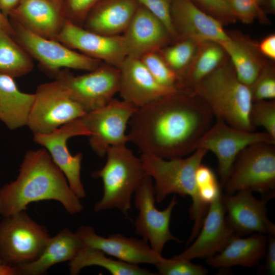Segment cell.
Segmentation results:
<instances>
[{
  "instance_id": "12",
  "label": "cell",
  "mask_w": 275,
  "mask_h": 275,
  "mask_svg": "<svg viewBox=\"0 0 275 275\" xmlns=\"http://www.w3.org/2000/svg\"><path fill=\"white\" fill-rule=\"evenodd\" d=\"M54 78L87 113L105 105L118 93L120 71L116 67L102 64L82 75H74L61 71Z\"/></svg>"
},
{
  "instance_id": "33",
  "label": "cell",
  "mask_w": 275,
  "mask_h": 275,
  "mask_svg": "<svg viewBox=\"0 0 275 275\" xmlns=\"http://www.w3.org/2000/svg\"><path fill=\"white\" fill-rule=\"evenodd\" d=\"M196 182L201 201L208 206L222 193L213 171L202 163L196 171Z\"/></svg>"
},
{
  "instance_id": "47",
  "label": "cell",
  "mask_w": 275,
  "mask_h": 275,
  "mask_svg": "<svg viewBox=\"0 0 275 275\" xmlns=\"http://www.w3.org/2000/svg\"><path fill=\"white\" fill-rule=\"evenodd\" d=\"M256 4L260 8L261 6L264 5L266 0H253Z\"/></svg>"
},
{
  "instance_id": "35",
  "label": "cell",
  "mask_w": 275,
  "mask_h": 275,
  "mask_svg": "<svg viewBox=\"0 0 275 275\" xmlns=\"http://www.w3.org/2000/svg\"><path fill=\"white\" fill-rule=\"evenodd\" d=\"M155 266L158 274L161 275H204L208 272L205 268L190 260L173 258H163Z\"/></svg>"
},
{
  "instance_id": "13",
  "label": "cell",
  "mask_w": 275,
  "mask_h": 275,
  "mask_svg": "<svg viewBox=\"0 0 275 275\" xmlns=\"http://www.w3.org/2000/svg\"><path fill=\"white\" fill-rule=\"evenodd\" d=\"M216 121L200 140L198 148L212 152L218 161L221 183L224 185L239 153L256 143L275 144V139L267 132L244 130L233 127L221 118Z\"/></svg>"
},
{
  "instance_id": "26",
  "label": "cell",
  "mask_w": 275,
  "mask_h": 275,
  "mask_svg": "<svg viewBox=\"0 0 275 275\" xmlns=\"http://www.w3.org/2000/svg\"><path fill=\"white\" fill-rule=\"evenodd\" d=\"M218 44L229 56L238 79L250 88L267 65L256 44L240 35H230L229 39Z\"/></svg>"
},
{
  "instance_id": "17",
  "label": "cell",
  "mask_w": 275,
  "mask_h": 275,
  "mask_svg": "<svg viewBox=\"0 0 275 275\" xmlns=\"http://www.w3.org/2000/svg\"><path fill=\"white\" fill-rule=\"evenodd\" d=\"M222 193L210 204L203 225L193 244L173 258L191 260L209 258L222 251L235 236L225 217Z\"/></svg>"
},
{
  "instance_id": "1",
  "label": "cell",
  "mask_w": 275,
  "mask_h": 275,
  "mask_svg": "<svg viewBox=\"0 0 275 275\" xmlns=\"http://www.w3.org/2000/svg\"><path fill=\"white\" fill-rule=\"evenodd\" d=\"M213 117L200 98L178 91L137 108L128 123V142L142 153L182 157L198 148Z\"/></svg>"
},
{
  "instance_id": "18",
  "label": "cell",
  "mask_w": 275,
  "mask_h": 275,
  "mask_svg": "<svg viewBox=\"0 0 275 275\" xmlns=\"http://www.w3.org/2000/svg\"><path fill=\"white\" fill-rule=\"evenodd\" d=\"M76 233L81 239L84 246L99 249L105 254L129 263L155 266L164 258L154 252L143 239L127 237L120 233L104 237L96 234L90 226H80Z\"/></svg>"
},
{
  "instance_id": "15",
  "label": "cell",
  "mask_w": 275,
  "mask_h": 275,
  "mask_svg": "<svg viewBox=\"0 0 275 275\" xmlns=\"http://www.w3.org/2000/svg\"><path fill=\"white\" fill-rule=\"evenodd\" d=\"M55 40L86 56L117 68L127 57L122 35H101L67 20Z\"/></svg>"
},
{
  "instance_id": "41",
  "label": "cell",
  "mask_w": 275,
  "mask_h": 275,
  "mask_svg": "<svg viewBox=\"0 0 275 275\" xmlns=\"http://www.w3.org/2000/svg\"><path fill=\"white\" fill-rule=\"evenodd\" d=\"M265 253V270L269 274H275V235H269Z\"/></svg>"
},
{
  "instance_id": "40",
  "label": "cell",
  "mask_w": 275,
  "mask_h": 275,
  "mask_svg": "<svg viewBox=\"0 0 275 275\" xmlns=\"http://www.w3.org/2000/svg\"><path fill=\"white\" fill-rule=\"evenodd\" d=\"M201 10L218 20L223 25L237 19L225 0H190Z\"/></svg>"
},
{
  "instance_id": "21",
  "label": "cell",
  "mask_w": 275,
  "mask_h": 275,
  "mask_svg": "<svg viewBox=\"0 0 275 275\" xmlns=\"http://www.w3.org/2000/svg\"><path fill=\"white\" fill-rule=\"evenodd\" d=\"M118 69V93L122 100L137 107L178 91L159 84L140 59L127 57Z\"/></svg>"
},
{
  "instance_id": "7",
  "label": "cell",
  "mask_w": 275,
  "mask_h": 275,
  "mask_svg": "<svg viewBox=\"0 0 275 275\" xmlns=\"http://www.w3.org/2000/svg\"><path fill=\"white\" fill-rule=\"evenodd\" d=\"M224 186L228 195L248 189L272 197L275 187V144L259 142L244 148L237 156Z\"/></svg>"
},
{
  "instance_id": "42",
  "label": "cell",
  "mask_w": 275,
  "mask_h": 275,
  "mask_svg": "<svg viewBox=\"0 0 275 275\" xmlns=\"http://www.w3.org/2000/svg\"><path fill=\"white\" fill-rule=\"evenodd\" d=\"M258 51L265 57L272 60H275V35L270 34L256 44Z\"/></svg>"
},
{
  "instance_id": "38",
  "label": "cell",
  "mask_w": 275,
  "mask_h": 275,
  "mask_svg": "<svg viewBox=\"0 0 275 275\" xmlns=\"http://www.w3.org/2000/svg\"><path fill=\"white\" fill-rule=\"evenodd\" d=\"M237 19L244 23L249 24L258 17L266 22L263 10L253 0H225Z\"/></svg>"
},
{
  "instance_id": "6",
  "label": "cell",
  "mask_w": 275,
  "mask_h": 275,
  "mask_svg": "<svg viewBox=\"0 0 275 275\" xmlns=\"http://www.w3.org/2000/svg\"><path fill=\"white\" fill-rule=\"evenodd\" d=\"M50 236L25 210L4 217L0 223V261L17 267L39 257Z\"/></svg>"
},
{
  "instance_id": "23",
  "label": "cell",
  "mask_w": 275,
  "mask_h": 275,
  "mask_svg": "<svg viewBox=\"0 0 275 275\" xmlns=\"http://www.w3.org/2000/svg\"><path fill=\"white\" fill-rule=\"evenodd\" d=\"M139 6L136 0H102L89 13L82 27L105 36L122 35Z\"/></svg>"
},
{
  "instance_id": "3",
  "label": "cell",
  "mask_w": 275,
  "mask_h": 275,
  "mask_svg": "<svg viewBox=\"0 0 275 275\" xmlns=\"http://www.w3.org/2000/svg\"><path fill=\"white\" fill-rule=\"evenodd\" d=\"M207 152L198 148L185 158L166 159L146 153L140 157L145 175L153 180L156 202H162L171 194L191 198L189 213L194 224L188 243L197 236L209 208L201 201L196 182V171Z\"/></svg>"
},
{
  "instance_id": "8",
  "label": "cell",
  "mask_w": 275,
  "mask_h": 275,
  "mask_svg": "<svg viewBox=\"0 0 275 275\" xmlns=\"http://www.w3.org/2000/svg\"><path fill=\"white\" fill-rule=\"evenodd\" d=\"M10 20L14 29L13 38L38 62L43 70L54 77L63 68L90 71L102 64L56 40L39 36L15 20Z\"/></svg>"
},
{
  "instance_id": "20",
  "label": "cell",
  "mask_w": 275,
  "mask_h": 275,
  "mask_svg": "<svg viewBox=\"0 0 275 275\" xmlns=\"http://www.w3.org/2000/svg\"><path fill=\"white\" fill-rule=\"evenodd\" d=\"M122 36L127 57L136 59L158 51L173 42L164 24L140 4Z\"/></svg>"
},
{
  "instance_id": "32",
  "label": "cell",
  "mask_w": 275,
  "mask_h": 275,
  "mask_svg": "<svg viewBox=\"0 0 275 275\" xmlns=\"http://www.w3.org/2000/svg\"><path fill=\"white\" fill-rule=\"evenodd\" d=\"M140 59L159 84L170 89L181 91L180 79L170 68L158 51L146 54Z\"/></svg>"
},
{
  "instance_id": "34",
  "label": "cell",
  "mask_w": 275,
  "mask_h": 275,
  "mask_svg": "<svg viewBox=\"0 0 275 275\" xmlns=\"http://www.w3.org/2000/svg\"><path fill=\"white\" fill-rule=\"evenodd\" d=\"M251 122L255 128L263 127L265 132L275 139V101L265 100L254 101L250 111Z\"/></svg>"
},
{
  "instance_id": "11",
  "label": "cell",
  "mask_w": 275,
  "mask_h": 275,
  "mask_svg": "<svg viewBox=\"0 0 275 275\" xmlns=\"http://www.w3.org/2000/svg\"><path fill=\"white\" fill-rule=\"evenodd\" d=\"M134 195V205L139 211L133 223L137 235L147 241L154 252L160 255L167 242L173 240L182 242L170 230L171 214L177 203L175 196L166 208L158 210L155 205L153 181L148 176H145Z\"/></svg>"
},
{
  "instance_id": "19",
  "label": "cell",
  "mask_w": 275,
  "mask_h": 275,
  "mask_svg": "<svg viewBox=\"0 0 275 275\" xmlns=\"http://www.w3.org/2000/svg\"><path fill=\"white\" fill-rule=\"evenodd\" d=\"M171 18L178 38L220 43L230 38L223 24L190 0H172Z\"/></svg>"
},
{
  "instance_id": "4",
  "label": "cell",
  "mask_w": 275,
  "mask_h": 275,
  "mask_svg": "<svg viewBox=\"0 0 275 275\" xmlns=\"http://www.w3.org/2000/svg\"><path fill=\"white\" fill-rule=\"evenodd\" d=\"M191 92L208 105L216 118L236 128L254 130L250 120L253 102L251 89L238 79L230 62L225 61Z\"/></svg>"
},
{
  "instance_id": "37",
  "label": "cell",
  "mask_w": 275,
  "mask_h": 275,
  "mask_svg": "<svg viewBox=\"0 0 275 275\" xmlns=\"http://www.w3.org/2000/svg\"><path fill=\"white\" fill-rule=\"evenodd\" d=\"M102 0H64L62 10L66 20L82 26L92 9Z\"/></svg>"
},
{
  "instance_id": "31",
  "label": "cell",
  "mask_w": 275,
  "mask_h": 275,
  "mask_svg": "<svg viewBox=\"0 0 275 275\" xmlns=\"http://www.w3.org/2000/svg\"><path fill=\"white\" fill-rule=\"evenodd\" d=\"M159 50L165 62L181 81L191 63L199 43L189 38H179Z\"/></svg>"
},
{
  "instance_id": "27",
  "label": "cell",
  "mask_w": 275,
  "mask_h": 275,
  "mask_svg": "<svg viewBox=\"0 0 275 275\" xmlns=\"http://www.w3.org/2000/svg\"><path fill=\"white\" fill-rule=\"evenodd\" d=\"M35 94L21 92L14 78L0 74V120L10 130L27 125Z\"/></svg>"
},
{
  "instance_id": "29",
  "label": "cell",
  "mask_w": 275,
  "mask_h": 275,
  "mask_svg": "<svg viewBox=\"0 0 275 275\" xmlns=\"http://www.w3.org/2000/svg\"><path fill=\"white\" fill-rule=\"evenodd\" d=\"M226 52L218 43H199L196 54L182 80L181 91L193 88L225 61Z\"/></svg>"
},
{
  "instance_id": "22",
  "label": "cell",
  "mask_w": 275,
  "mask_h": 275,
  "mask_svg": "<svg viewBox=\"0 0 275 275\" xmlns=\"http://www.w3.org/2000/svg\"><path fill=\"white\" fill-rule=\"evenodd\" d=\"M9 16L32 32L54 40L66 20L62 8L48 0H21Z\"/></svg>"
},
{
  "instance_id": "45",
  "label": "cell",
  "mask_w": 275,
  "mask_h": 275,
  "mask_svg": "<svg viewBox=\"0 0 275 275\" xmlns=\"http://www.w3.org/2000/svg\"><path fill=\"white\" fill-rule=\"evenodd\" d=\"M0 275H17L16 268L5 265L0 261Z\"/></svg>"
},
{
  "instance_id": "2",
  "label": "cell",
  "mask_w": 275,
  "mask_h": 275,
  "mask_svg": "<svg viewBox=\"0 0 275 275\" xmlns=\"http://www.w3.org/2000/svg\"><path fill=\"white\" fill-rule=\"evenodd\" d=\"M49 200L60 202L72 215L84 208L48 151L29 150L16 179L0 188V214L8 216L25 210L32 202Z\"/></svg>"
},
{
  "instance_id": "39",
  "label": "cell",
  "mask_w": 275,
  "mask_h": 275,
  "mask_svg": "<svg viewBox=\"0 0 275 275\" xmlns=\"http://www.w3.org/2000/svg\"><path fill=\"white\" fill-rule=\"evenodd\" d=\"M136 1L164 24L173 41L178 39L172 21L171 10L172 0Z\"/></svg>"
},
{
  "instance_id": "25",
  "label": "cell",
  "mask_w": 275,
  "mask_h": 275,
  "mask_svg": "<svg viewBox=\"0 0 275 275\" xmlns=\"http://www.w3.org/2000/svg\"><path fill=\"white\" fill-rule=\"evenodd\" d=\"M267 243V238L262 233H255L246 238L235 235L222 251L208 258L207 263L216 268L254 267L264 257Z\"/></svg>"
},
{
  "instance_id": "28",
  "label": "cell",
  "mask_w": 275,
  "mask_h": 275,
  "mask_svg": "<svg viewBox=\"0 0 275 275\" xmlns=\"http://www.w3.org/2000/svg\"><path fill=\"white\" fill-rule=\"evenodd\" d=\"M98 266L106 269L113 275H153L155 273L137 264L107 257L102 251L84 246L69 263L70 273L78 274L86 266Z\"/></svg>"
},
{
  "instance_id": "5",
  "label": "cell",
  "mask_w": 275,
  "mask_h": 275,
  "mask_svg": "<svg viewBox=\"0 0 275 275\" xmlns=\"http://www.w3.org/2000/svg\"><path fill=\"white\" fill-rule=\"evenodd\" d=\"M106 155L104 166L92 174L93 178L101 179L103 187L94 210L117 209L127 217L132 196L146 176L142 161L126 145L110 147Z\"/></svg>"
},
{
  "instance_id": "44",
  "label": "cell",
  "mask_w": 275,
  "mask_h": 275,
  "mask_svg": "<svg viewBox=\"0 0 275 275\" xmlns=\"http://www.w3.org/2000/svg\"><path fill=\"white\" fill-rule=\"evenodd\" d=\"M0 29H3L13 37L14 29L8 17L0 11Z\"/></svg>"
},
{
  "instance_id": "43",
  "label": "cell",
  "mask_w": 275,
  "mask_h": 275,
  "mask_svg": "<svg viewBox=\"0 0 275 275\" xmlns=\"http://www.w3.org/2000/svg\"><path fill=\"white\" fill-rule=\"evenodd\" d=\"M21 0H0V11L8 17Z\"/></svg>"
},
{
  "instance_id": "30",
  "label": "cell",
  "mask_w": 275,
  "mask_h": 275,
  "mask_svg": "<svg viewBox=\"0 0 275 275\" xmlns=\"http://www.w3.org/2000/svg\"><path fill=\"white\" fill-rule=\"evenodd\" d=\"M33 58L9 33L0 29V74L14 78L31 72Z\"/></svg>"
},
{
  "instance_id": "46",
  "label": "cell",
  "mask_w": 275,
  "mask_h": 275,
  "mask_svg": "<svg viewBox=\"0 0 275 275\" xmlns=\"http://www.w3.org/2000/svg\"><path fill=\"white\" fill-rule=\"evenodd\" d=\"M264 6L266 8V10L270 12L274 13L275 11V0H266Z\"/></svg>"
},
{
  "instance_id": "36",
  "label": "cell",
  "mask_w": 275,
  "mask_h": 275,
  "mask_svg": "<svg viewBox=\"0 0 275 275\" xmlns=\"http://www.w3.org/2000/svg\"><path fill=\"white\" fill-rule=\"evenodd\" d=\"M253 102L275 98V74L273 66L267 64L250 88Z\"/></svg>"
},
{
  "instance_id": "10",
  "label": "cell",
  "mask_w": 275,
  "mask_h": 275,
  "mask_svg": "<svg viewBox=\"0 0 275 275\" xmlns=\"http://www.w3.org/2000/svg\"><path fill=\"white\" fill-rule=\"evenodd\" d=\"M137 108L123 100L113 99L80 118L90 133L89 144L99 157H104L110 147L126 145L128 142L127 126Z\"/></svg>"
},
{
  "instance_id": "48",
  "label": "cell",
  "mask_w": 275,
  "mask_h": 275,
  "mask_svg": "<svg viewBox=\"0 0 275 275\" xmlns=\"http://www.w3.org/2000/svg\"><path fill=\"white\" fill-rule=\"evenodd\" d=\"M48 1L56 4L57 5L60 6L62 8V6L64 0H48Z\"/></svg>"
},
{
  "instance_id": "9",
  "label": "cell",
  "mask_w": 275,
  "mask_h": 275,
  "mask_svg": "<svg viewBox=\"0 0 275 275\" xmlns=\"http://www.w3.org/2000/svg\"><path fill=\"white\" fill-rule=\"evenodd\" d=\"M26 126L34 133H48L86 113L58 80L40 85Z\"/></svg>"
},
{
  "instance_id": "24",
  "label": "cell",
  "mask_w": 275,
  "mask_h": 275,
  "mask_svg": "<svg viewBox=\"0 0 275 275\" xmlns=\"http://www.w3.org/2000/svg\"><path fill=\"white\" fill-rule=\"evenodd\" d=\"M84 246L76 232L64 229L50 237L42 252L35 260L15 267L17 275H40L57 263L71 260Z\"/></svg>"
},
{
  "instance_id": "14",
  "label": "cell",
  "mask_w": 275,
  "mask_h": 275,
  "mask_svg": "<svg viewBox=\"0 0 275 275\" xmlns=\"http://www.w3.org/2000/svg\"><path fill=\"white\" fill-rule=\"evenodd\" d=\"M90 135L80 118L72 120L51 132L34 133V142L43 146L52 160L64 174L69 186L79 199L86 197L81 181L80 172L82 154L72 155L67 146L68 140L76 136Z\"/></svg>"
},
{
  "instance_id": "16",
  "label": "cell",
  "mask_w": 275,
  "mask_h": 275,
  "mask_svg": "<svg viewBox=\"0 0 275 275\" xmlns=\"http://www.w3.org/2000/svg\"><path fill=\"white\" fill-rule=\"evenodd\" d=\"M270 199H256L252 191L240 190L233 194L222 195L226 219L235 233L242 235L259 233L275 235V225L267 215L266 205Z\"/></svg>"
}]
</instances>
